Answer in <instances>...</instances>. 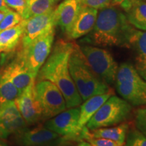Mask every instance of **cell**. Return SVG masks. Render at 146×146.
I'll return each mask as SVG.
<instances>
[{
    "instance_id": "21",
    "label": "cell",
    "mask_w": 146,
    "mask_h": 146,
    "mask_svg": "<svg viewBox=\"0 0 146 146\" xmlns=\"http://www.w3.org/2000/svg\"><path fill=\"white\" fill-rule=\"evenodd\" d=\"M25 25V20L12 28L0 31V45L5 51L15 48L23 36Z\"/></svg>"
},
{
    "instance_id": "26",
    "label": "cell",
    "mask_w": 146,
    "mask_h": 146,
    "mask_svg": "<svg viewBox=\"0 0 146 146\" xmlns=\"http://www.w3.org/2000/svg\"><path fill=\"white\" fill-rule=\"evenodd\" d=\"M135 125L137 129L146 137V108L137 110L135 113Z\"/></svg>"
},
{
    "instance_id": "10",
    "label": "cell",
    "mask_w": 146,
    "mask_h": 146,
    "mask_svg": "<svg viewBox=\"0 0 146 146\" xmlns=\"http://www.w3.org/2000/svg\"><path fill=\"white\" fill-rule=\"evenodd\" d=\"M27 123L16 106L15 101L0 104V138L5 139L26 129Z\"/></svg>"
},
{
    "instance_id": "28",
    "label": "cell",
    "mask_w": 146,
    "mask_h": 146,
    "mask_svg": "<svg viewBox=\"0 0 146 146\" xmlns=\"http://www.w3.org/2000/svg\"><path fill=\"white\" fill-rule=\"evenodd\" d=\"M87 141L92 146H124L125 144L118 143V142L112 141L105 138H94L89 137Z\"/></svg>"
},
{
    "instance_id": "6",
    "label": "cell",
    "mask_w": 146,
    "mask_h": 146,
    "mask_svg": "<svg viewBox=\"0 0 146 146\" xmlns=\"http://www.w3.org/2000/svg\"><path fill=\"white\" fill-rule=\"evenodd\" d=\"M55 31L36 38L27 47L22 49L18 57L29 70L36 76L42 66L46 61L54 40Z\"/></svg>"
},
{
    "instance_id": "22",
    "label": "cell",
    "mask_w": 146,
    "mask_h": 146,
    "mask_svg": "<svg viewBox=\"0 0 146 146\" xmlns=\"http://www.w3.org/2000/svg\"><path fill=\"white\" fill-rule=\"evenodd\" d=\"M59 0H28L27 6L22 16L23 20L41 15L55 8L54 5Z\"/></svg>"
},
{
    "instance_id": "20",
    "label": "cell",
    "mask_w": 146,
    "mask_h": 146,
    "mask_svg": "<svg viewBox=\"0 0 146 146\" xmlns=\"http://www.w3.org/2000/svg\"><path fill=\"white\" fill-rule=\"evenodd\" d=\"M129 130L128 123H124L117 127L111 128H99L88 132L87 138H105L118 143L125 144L126 135Z\"/></svg>"
},
{
    "instance_id": "5",
    "label": "cell",
    "mask_w": 146,
    "mask_h": 146,
    "mask_svg": "<svg viewBox=\"0 0 146 146\" xmlns=\"http://www.w3.org/2000/svg\"><path fill=\"white\" fill-rule=\"evenodd\" d=\"M84 57L91 70L108 85L116 81L118 64L108 51L91 45L80 47Z\"/></svg>"
},
{
    "instance_id": "15",
    "label": "cell",
    "mask_w": 146,
    "mask_h": 146,
    "mask_svg": "<svg viewBox=\"0 0 146 146\" xmlns=\"http://www.w3.org/2000/svg\"><path fill=\"white\" fill-rule=\"evenodd\" d=\"M0 74L12 82L21 93L34 82L36 78L18 57L0 71Z\"/></svg>"
},
{
    "instance_id": "32",
    "label": "cell",
    "mask_w": 146,
    "mask_h": 146,
    "mask_svg": "<svg viewBox=\"0 0 146 146\" xmlns=\"http://www.w3.org/2000/svg\"><path fill=\"white\" fill-rule=\"evenodd\" d=\"M77 146H92L89 143H87L85 141H81Z\"/></svg>"
},
{
    "instance_id": "14",
    "label": "cell",
    "mask_w": 146,
    "mask_h": 146,
    "mask_svg": "<svg viewBox=\"0 0 146 146\" xmlns=\"http://www.w3.org/2000/svg\"><path fill=\"white\" fill-rule=\"evenodd\" d=\"M83 6L81 0H64L55 8L56 25H58L67 36Z\"/></svg>"
},
{
    "instance_id": "7",
    "label": "cell",
    "mask_w": 146,
    "mask_h": 146,
    "mask_svg": "<svg viewBox=\"0 0 146 146\" xmlns=\"http://www.w3.org/2000/svg\"><path fill=\"white\" fill-rule=\"evenodd\" d=\"M80 108H70L56 115L45 123V127L54 131L67 140L81 141L85 139L88 129L84 127L81 130L78 127Z\"/></svg>"
},
{
    "instance_id": "12",
    "label": "cell",
    "mask_w": 146,
    "mask_h": 146,
    "mask_svg": "<svg viewBox=\"0 0 146 146\" xmlns=\"http://www.w3.org/2000/svg\"><path fill=\"white\" fill-rule=\"evenodd\" d=\"M35 81L21 93L15 100L18 110L27 124H33L42 117V112L35 92Z\"/></svg>"
},
{
    "instance_id": "36",
    "label": "cell",
    "mask_w": 146,
    "mask_h": 146,
    "mask_svg": "<svg viewBox=\"0 0 146 146\" xmlns=\"http://www.w3.org/2000/svg\"><path fill=\"white\" fill-rule=\"evenodd\" d=\"M0 146H7V145H5V144H3V143H0Z\"/></svg>"
},
{
    "instance_id": "8",
    "label": "cell",
    "mask_w": 146,
    "mask_h": 146,
    "mask_svg": "<svg viewBox=\"0 0 146 146\" xmlns=\"http://www.w3.org/2000/svg\"><path fill=\"white\" fill-rule=\"evenodd\" d=\"M36 99L39 102L42 117L52 118L66 108L62 94L56 85L47 80L39 81L35 86Z\"/></svg>"
},
{
    "instance_id": "37",
    "label": "cell",
    "mask_w": 146,
    "mask_h": 146,
    "mask_svg": "<svg viewBox=\"0 0 146 146\" xmlns=\"http://www.w3.org/2000/svg\"><path fill=\"white\" fill-rule=\"evenodd\" d=\"M0 47H1V45H0Z\"/></svg>"
},
{
    "instance_id": "24",
    "label": "cell",
    "mask_w": 146,
    "mask_h": 146,
    "mask_svg": "<svg viewBox=\"0 0 146 146\" xmlns=\"http://www.w3.org/2000/svg\"><path fill=\"white\" fill-rule=\"evenodd\" d=\"M124 146H146V137L138 129H132L128 133Z\"/></svg>"
},
{
    "instance_id": "4",
    "label": "cell",
    "mask_w": 146,
    "mask_h": 146,
    "mask_svg": "<svg viewBox=\"0 0 146 146\" xmlns=\"http://www.w3.org/2000/svg\"><path fill=\"white\" fill-rule=\"evenodd\" d=\"M131 110L129 102L113 95L91 118L86 127L91 131L120 123L128 118Z\"/></svg>"
},
{
    "instance_id": "27",
    "label": "cell",
    "mask_w": 146,
    "mask_h": 146,
    "mask_svg": "<svg viewBox=\"0 0 146 146\" xmlns=\"http://www.w3.org/2000/svg\"><path fill=\"white\" fill-rule=\"evenodd\" d=\"M5 2L8 8L16 11L22 16L27 8L28 0H5Z\"/></svg>"
},
{
    "instance_id": "31",
    "label": "cell",
    "mask_w": 146,
    "mask_h": 146,
    "mask_svg": "<svg viewBox=\"0 0 146 146\" xmlns=\"http://www.w3.org/2000/svg\"><path fill=\"white\" fill-rule=\"evenodd\" d=\"M111 1H112V3L114 5H120V3L124 2V1H130V0H111Z\"/></svg>"
},
{
    "instance_id": "9",
    "label": "cell",
    "mask_w": 146,
    "mask_h": 146,
    "mask_svg": "<svg viewBox=\"0 0 146 146\" xmlns=\"http://www.w3.org/2000/svg\"><path fill=\"white\" fill-rule=\"evenodd\" d=\"M54 10L55 8L45 14L25 20V29L21 38L23 48L27 47L36 38L54 30L56 26Z\"/></svg>"
},
{
    "instance_id": "16",
    "label": "cell",
    "mask_w": 146,
    "mask_h": 146,
    "mask_svg": "<svg viewBox=\"0 0 146 146\" xmlns=\"http://www.w3.org/2000/svg\"><path fill=\"white\" fill-rule=\"evenodd\" d=\"M98 14V10L84 5L73 24L68 37L75 39L89 33L94 28Z\"/></svg>"
},
{
    "instance_id": "30",
    "label": "cell",
    "mask_w": 146,
    "mask_h": 146,
    "mask_svg": "<svg viewBox=\"0 0 146 146\" xmlns=\"http://www.w3.org/2000/svg\"><path fill=\"white\" fill-rule=\"evenodd\" d=\"M11 11L10 8H8V5L5 2V0H0V12H4V13H8Z\"/></svg>"
},
{
    "instance_id": "13",
    "label": "cell",
    "mask_w": 146,
    "mask_h": 146,
    "mask_svg": "<svg viewBox=\"0 0 146 146\" xmlns=\"http://www.w3.org/2000/svg\"><path fill=\"white\" fill-rule=\"evenodd\" d=\"M116 89L130 104L146 105V81L140 74L129 81L116 83Z\"/></svg>"
},
{
    "instance_id": "11",
    "label": "cell",
    "mask_w": 146,
    "mask_h": 146,
    "mask_svg": "<svg viewBox=\"0 0 146 146\" xmlns=\"http://www.w3.org/2000/svg\"><path fill=\"white\" fill-rule=\"evenodd\" d=\"M46 127L39 126L18 134V143L23 146H54L65 141L63 137Z\"/></svg>"
},
{
    "instance_id": "23",
    "label": "cell",
    "mask_w": 146,
    "mask_h": 146,
    "mask_svg": "<svg viewBox=\"0 0 146 146\" xmlns=\"http://www.w3.org/2000/svg\"><path fill=\"white\" fill-rule=\"evenodd\" d=\"M21 94L12 82L0 74V104L15 101Z\"/></svg>"
},
{
    "instance_id": "19",
    "label": "cell",
    "mask_w": 146,
    "mask_h": 146,
    "mask_svg": "<svg viewBox=\"0 0 146 146\" xmlns=\"http://www.w3.org/2000/svg\"><path fill=\"white\" fill-rule=\"evenodd\" d=\"M113 95L114 91L112 89H110L105 94L96 95L85 100V103L80 107V117L78 127L81 130L85 127L91 118L96 114L105 102Z\"/></svg>"
},
{
    "instance_id": "2",
    "label": "cell",
    "mask_w": 146,
    "mask_h": 146,
    "mask_svg": "<svg viewBox=\"0 0 146 146\" xmlns=\"http://www.w3.org/2000/svg\"><path fill=\"white\" fill-rule=\"evenodd\" d=\"M89 41L96 45L126 47L133 27L120 9L108 6L100 10Z\"/></svg>"
},
{
    "instance_id": "18",
    "label": "cell",
    "mask_w": 146,
    "mask_h": 146,
    "mask_svg": "<svg viewBox=\"0 0 146 146\" xmlns=\"http://www.w3.org/2000/svg\"><path fill=\"white\" fill-rule=\"evenodd\" d=\"M127 21L135 28L146 31V0H130L120 4Z\"/></svg>"
},
{
    "instance_id": "25",
    "label": "cell",
    "mask_w": 146,
    "mask_h": 146,
    "mask_svg": "<svg viewBox=\"0 0 146 146\" xmlns=\"http://www.w3.org/2000/svg\"><path fill=\"white\" fill-rule=\"evenodd\" d=\"M23 21V18L18 12L11 10L6 13L3 19L0 22V31L12 28Z\"/></svg>"
},
{
    "instance_id": "3",
    "label": "cell",
    "mask_w": 146,
    "mask_h": 146,
    "mask_svg": "<svg viewBox=\"0 0 146 146\" xmlns=\"http://www.w3.org/2000/svg\"><path fill=\"white\" fill-rule=\"evenodd\" d=\"M68 66L71 77L83 101L96 95L105 94L110 89L93 72L76 44H74L70 56Z\"/></svg>"
},
{
    "instance_id": "34",
    "label": "cell",
    "mask_w": 146,
    "mask_h": 146,
    "mask_svg": "<svg viewBox=\"0 0 146 146\" xmlns=\"http://www.w3.org/2000/svg\"><path fill=\"white\" fill-rule=\"evenodd\" d=\"M5 14H6V13H4V12H0V22H1L3 19V18L5 17Z\"/></svg>"
},
{
    "instance_id": "29",
    "label": "cell",
    "mask_w": 146,
    "mask_h": 146,
    "mask_svg": "<svg viewBox=\"0 0 146 146\" xmlns=\"http://www.w3.org/2000/svg\"><path fill=\"white\" fill-rule=\"evenodd\" d=\"M83 5L96 10H102L106 8L110 4L111 0H81Z\"/></svg>"
},
{
    "instance_id": "1",
    "label": "cell",
    "mask_w": 146,
    "mask_h": 146,
    "mask_svg": "<svg viewBox=\"0 0 146 146\" xmlns=\"http://www.w3.org/2000/svg\"><path fill=\"white\" fill-rule=\"evenodd\" d=\"M74 44L58 41L38 72L40 81L47 80L58 87L64 98L67 108L77 107L83 102L69 70V58Z\"/></svg>"
},
{
    "instance_id": "33",
    "label": "cell",
    "mask_w": 146,
    "mask_h": 146,
    "mask_svg": "<svg viewBox=\"0 0 146 146\" xmlns=\"http://www.w3.org/2000/svg\"><path fill=\"white\" fill-rule=\"evenodd\" d=\"M139 74H140V76H141L144 80H145V81H146V69L145 70H143V72L139 73Z\"/></svg>"
},
{
    "instance_id": "17",
    "label": "cell",
    "mask_w": 146,
    "mask_h": 146,
    "mask_svg": "<svg viewBox=\"0 0 146 146\" xmlns=\"http://www.w3.org/2000/svg\"><path fill=\"white\" fill-rule=\"evenodd\" d=\"M126 47L132 49L135 54V68L141 73L146 69V31L133 28L128 38Z\"/></svg>"
},
{
    "instance_id": "35",
    "label": "cell",
    "mask_w": 146,
    "mask_h": 146,
    "mask_svg": "<svg viewBox=\"0 0 146 146\" xmlns=\"http://www.w3.org/2000/svg\"><path fill=\"white\" fill-rule=\"evenodd\" d=\"M3 51H5V50H4V49H3V47H0V52H3Z\"/></svg>"
}]
</instances>
